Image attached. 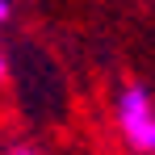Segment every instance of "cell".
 <instances>
[{
	"label": "cell",
	"instance_id": "6da1fadb",
	"mask_svg": "<svg viewBox=\"0 0 155 155\" xmlns=\"http://www.w3.org/2000/svg\"><path fill=\"white\" fill-rule=\"evenodd\" d=\"M113 122L122 130V143L134 155H151L155 151V101L151 88L130 80L117 88V101H113Z\"/></svg>",
	"mask_w": 155,
	"mask_h": 155
},
{
	"label": "cell",
	"instance_id": "7a4b0ae2",
	"mask_svg": "<svg viewBox=\"0 0 155 155\" xmlns=\"http://www.w3.org/2000/svg\"><path fill=\"white\" fill-rule=\"evenodd\" d=\"M4 155H42V151H38L34 143H21V147H8V151H4Z\"/></svg>",
	"mask_w": 155,
	"mask_h": 155
},
{
	"label": "cell",
	"instance_id": "277c9868",
	"mask_svg": "<svg viewBox=\"0 0 155 155\" xmlns=\"http://www.w3.org/2000/svg\"><path fill=\"white\" fill-rule=\"evenodd\" d=\"M4 76H8V59H4V51H0V84H4Z\"/></svg>",
	"mask_w": 155,
	"mask_h": 155
},
{
	"label": "cell",
	"instance_id": "3957f363",
	"mask_svg": "<svg viewBox=\"0 0 155 155\" xmlns=\"http://www.w3.org/2000/svg\"><path fill=\"white\" fill-rule=\"evenodd\" d=\"M8 17H13V4H8V0H0V25H4Z\"/></svg>",
	"mask_w": 155,
	"mask_h": 155
}]
</instances>
